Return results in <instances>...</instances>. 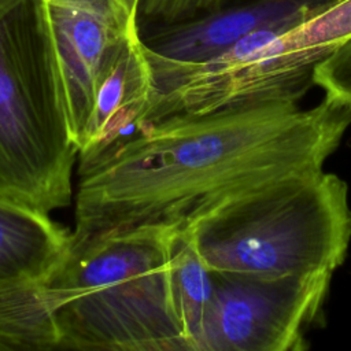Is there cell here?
I'll return each instance as SVG.
<instances>
[{
  "mask_svg": "<svg viewBox=\"0 0 351 351\" xmlns=\"http://www.w3.org/2000/svg\"><path fill=\"white\" fill-rule=\"evenodd\" d=\"M350 125L351 107L328 96L159 119L80 176L73 232L188 228L263 181L322 169Z\"/></svg>",
  "mask_w": 351,
  "mask_h": 351,
  "instance_id": "cell-1",
  "label": "cell"
},
{
  "mask_svg": "<svg viewBox=\"0 0 351 351\" xmlns=\"http://www.w3.org/2000/svg\"><path fill=\"white\" fill-rule=\"evenodd\" d=\"M174 230L141 225L73 232L69 254L47 276L59 350L192 351L170 288Z\"/></svg>",
  "mask_w": 351,
  "mask_h": 351,
  "instance_id": "cell-2",
  "label": "cell"
},
{
  "mask_svg": "<svg viewBox=\"0 0 351 351\" xmlns=\"http://www.w3.org/2000/svg\"><path fill=\"white\" fill-rule=\"evenodd\" d=\"M188 228L211 271L333 274L351 241L348 188L324 169L296 171L232 196Z\"/></svg>",
  "mask_w": 351,
  "mask_h": 351,
  "instance_id": "cell-3",
  "label": "cell"
},
{
  "mask_svg": "<svg viewBox=\"0 0 351 351\" xmlns=\"http://www.w3.org/2000/svg\"><path fill=\"white\" fill-rule=\"evenodd\" d=\"M78 159L36 0H0V199L51 214Z\"/></svg>",
  "mask_w": 351,
  "mask_h": 351,
  "instance_id": "cell-4",
  "label": "cell"
},
{
  "mask_svg": "<svg viewBox=\"0 0 351 351\" xmlns=\"http://www.w3.org/2000/svg\"><path fill=\"white\" fill-rule=\"evenodd\" d=\"M292 27H262L222 53L199 63H178L149 51L152 93L145 126L173 115L206 114L221 108L296 101L314 84L324 51H292L284 33Z\"/></svg>",
  "mask_w": 351,
  "mask_h": 351,
  "instance_id": "cell-5",
  "label": "cell"
},
{
  "mask_svg": "<svg viewBox=\"0 0 351 351\" xmlns=\"http://www.w3.org/2000/svg\"><path fill=\"white\" fill-rule=\"evenodd\" d=\"M213 296L199 351H302L332 273L263 277L211 271Z\"/></svg>",
  "mask_w": 351,
  "mask_h": 351,
  "instance_id": "cell-6",
  "label": "cell"
},
{
  "mask_svg": "<svg viewBox=\"0 0 351 351\" xmlns=\"http://www.w3.org/2000/svg\"><path fill=\"white\" fill-rule=\"evenodd\" d=\"M36 8L78 148L101 81L140 30L138 11L125 0H36Z\"/></svg>",
  "mask_w": 351,
  "mask_h": 351,
  "instance_id": "cell-7",
  "label": "cell"
},
{
  "mask_svg": "<svg viewBox=\"0 0 351 351\" xmlns=\"http://www.w3.org/2000/svg\"><path fill=\"white\" fill-rule=\"evenodd\" d=\"M336 0H263L219 7L192 18L158 25H140L144 47L151 53L178 63L208 60L248 33L262 27H295Z\"/></svg>",
  "mask_w": 351,
  "mask_h": 351,
  "instance_id": "cell-8",
  "label": "cell"
},
{
  "mask_svg": "<svg viewBox=\"0 0 351 351\" xmlns=\"http://www.w3.org/2000/svg\"><path fill=\"white\" fill-rule=\"evenodd\" d=\"M151 93V66L138 30L129 38L96 92L78 147L80 176L143 132Z\"/></svg>",
  "mask_w": 351,
  "mask_h": 351,
  "instance_id": "cell-9",
  "label": "cell"
},
{
  "mask_svg": "<svg viewBox=\"0 0 351 351\" xmlns=\"http://www.w3.org/2000/svg\"><path fill=\"white\" fill-rule=\"evenodd\" d=\"M71 243L73 232L49 214L0 199V288L47 277Z\"/></svg>",
  "mask_w": 351,
  "mask_h": 351,
  "instance_id": "cell-10",
  "label": "cell"
},
{
  "mask_svg": "<svg viewBox=\"0 0 351 351\" xmlns=\"http://www.w3.org/2000/svg\"><path fill=\"white\" fill-rule=\"evenodd\" d=\"M59 350L56 299L47 277L0 288V351Z\"/></svg>",
  "mask_w": 351,
  "mask_h": 351,
  "instance_id": "cell-11",
  "label": "cell"
},
{
  "mask_svg": "<svg viewBox=\"0 0 351 351\" xmlns=\"http://www.w3.org/2000/svg\"><path fill=\"white\" fill-rule=\"evenodd\" d=\"M213 287L211 270L202 259L191 229L176 228L170 245V288L192 351H199Z\"/></svg>",
  "mask_w": 351,
  "mask_h": 351,
  "instance_id": "cell-12",
  "label": "cell"
},
{
  "mask_svg": "<svg viewBox=\"0 0 351 351\" xmlns=\"http://www.w3.org/2000/svg\"><path fill=\"white\" fill-rule=\"evenodd\" d=\"M223 0H141L140 25L171 23L222 7Z\"/></svg>",
  "mask_w": 351,
  "mask_h": 351,
  "instance_id": "cell-13",
  "label": "cell"
},
{
  "mask_svg": "<svg viewBox=\"0 0 351 351\" xmlns=\"http://www.w3.org/2000/svg\"><path fill=\"white\" fill-rule=\"evenodd\" d=\"M130 7H133L134 10H137V11H140V3H141V0H125Z\"/></svg>",
  "mask_w": 351,
  "mask_h": 351,
  "instance_id": "cell-14",
  "label": "cell"
}]
</instances>
